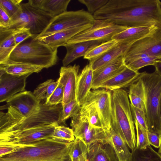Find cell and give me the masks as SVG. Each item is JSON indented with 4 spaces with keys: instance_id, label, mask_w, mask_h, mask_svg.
<instances>
[{
    "instance_id": "23",
    "label": "cell",
    "mask_w": 161,
    "mask_h": 161,
    "mask_svg": "<svg viewBox=\"0 0 161 161\" xmlns=\"http://www.w3.org/2000/svg\"><path fill=\"white\" fill-rule=\"evenodd\" d=\"M160 30L157 27L141 26L129 27L114 35L112 39L118 42L126 41L134 42Z\"/></svg>"
},
{
    "instance_id": "22",
    "label": "cell",
    "mask_w": 161,
    "mask_h": 161,
    "mask_svg": "<svg viewBox=\"0 0 161 161\" xmlns=\"http://www.w3.org/2000/svg\"><path fill=\"white\" fill-rule=\"evenodd\" d=\"M93 71L91 65H86L78 74L77 81L76 100L81 106L92 89Z\"/></svg>"
},
{
    "instance_id": "10",
    "label": "cell",
    "mask_w": 161,
    "mask_h": 161,
    "mask_svg": "<svg viewBox=\"0 0 161 161\" xmlns=\"http://www.w3.org/2000/svg\"><path fill=\"white\" fill-rule=\"evenodd\" d=\"M58 123L26 130L16 132L0 134V145L20 147L31 144L51 137Z\"/></svg>"
},
{
    "instance_id": "32",
    "label": "cell",
    "mask_w": 161,
    "mask_h": 161,
    "mask_svg": "<svg viewBox=\"0 0 161 161\" xmlns=\"http://www.w3.org/2000/svg\"><path fill=\"white\" fill-rule=\"evenodd\" d=\"M58 83V80L55 81L49 79L40 84L34 90L33 93L41 101L47 100L51 95Z\"/></svg>"
},
{
    "instance_id": "41",
    "label": "cell",
    "mask_w": 161,
    "mask_h": 161,
    "mask_svg": "<svg viewBox=\"0 0 161 161\" xmlns=\"http://www.w3.org/2000/svg\"><path fill=\"white\" fill-rule=\"evenodd\" d=\"M131 110L134 119H136L139 124L147 130V126L145 112L136 108L130 103Z\"/></svg>"
},
{
    "instance_id": "24",
    "label": "cell",
    "mask_w": 161,
    "mask_h": 161,
    "mask_svg": "<svg viewBox=\"0 0 161 161\" xmlns=\"http://www.w3.org/2000/svg\"><path fill=\"white\" fill-rule=\"evenodd\" d=\"M134 42L123 41L117 44L104 54L95 60L89 61L93 71L113 60L121 56H124L127 50Z\"/></svg>"
},
{
    "instance_id": "39",
    "label": "cell",
    "mask_w": 161,
    "mask_h": 161,
    "mask_svg": "<svg viewBox=\"0 0 161 161\" xmlns=\"http://www.w3.org/2000/svg\"><path fill=\"white\" fill-rule=\"evenodd\" d=\"M64 96L63 88L62 84L58 81L57 86L50 97L45 101V103L46 105L49 106L62 104Z\"/></svg>"
},
{
    "instance_id": "47",
    "label": "cell",
    "mask_w": 161,
    "mask_h": 161,
    "mask_svg": "<svg viewBox=\"0 0 161 161\" xmlns=\"http://www.w3.org/2000/svg\"><path fill=\"white\" fill-rule=\"evenodd\" d=\"M158 153L161 156V145H160V147L159 148V149L158 150Z\"/></svg>"
},
{
    "instance_id": "4",
    "label": "cell",
    "mask_w": 161,
    "mask_h": 161,
    "mask_svg": "<svg viewBox=\"0 0 161 161\" xmlns=\"http://www.w3.org/2000/svg\"><path fill=\"white\" fill-rule=\"evenodd\" d=\"M109 91L111 126L118 130L132 151L136 148V139L128 94L122 88Z\"/></svg>"
},
{
    "instance_id": "30",
    "label": "cell",
    "mask_w": 161,
    "mask_h": 161,
    "mask_svg": "<svg viewBox=\"0 0 161 161\" xmlns=\"http://www.w3.org/2000/svg\"><path fill=\"white\" fill-rule=\"evenodd\" d=\"M128 161H161V156L150 146L131 151Z\"/></svg>"
},
{
    "instance_id": "2",
    "label": "cell",
    "mask_w": 161,
    "mask_h": 161,
    "mask_svg": "<svg viewBox=\"0 0 161 161\" xmlns=\"http://www.w3.org/2000/svg\"><path fill=\"white\" fill-rule=\"evenodd\" d=\"M6 112H0V134L19 132L50 125L60 121L62 104L49 106L41 103L39 109L27 117L22 116L14 108H7Z\"/></svg>"
},
{
    "instance_id": "6",
    "label": "cell",
    "mask_w": 161,
    "mask_h": 161,
    "mask_svg": "<svg viewBox=\"0 0 161 161\" xmlns=\"http://www.w3.org/2000/svg\"><path fill=\"white\" fill-rule=\"evenodd\" d=\"M146 93V117L147 130L161 134V76L155 71L140 73Z\"/></svg>"
},
{
    "instance_id": "34",
    "label": "cell",
    "mask_w": 161,
    "mask_h": 161,
    "mask_svg": "<svg viewBox=\"0 0 161 161\" xmlns=\"http://www.w3.org/2000/svg\"><path fill=\"white\" fill-rule=\"evenodd\" d=\"M51 137L58 141L69 142H73L75 139L72 129L64 125L56 126Z\"/></svg>"
},
{
    "instance_id": "26",
    "label": "cell",
    "mask_w": 161,
    "mask_h": 161,
    "mask_svg": "<svg viewBox=\"0 0 161 161\" xmlns=\"http://www.w3.org/2000/svg\"><path fill=\"white\" fill-rule=\"evenodd\" d=\"M129 87L128 96L130 103L143 111L146 114L145 91L144 84L139 75Z\"/></svg>"
},
{
    "instance_id": "38",
    "label": "cell",
    "mask_w": 161,
    "mask_h": 161,
    "mask_svg": "<svg viewBox=\"0 0 161 161\" xmlns=\"http://www.w3.org/2000/svg\"><path fill=\"white\" fill-rule=\"evenodd\" d=\"M158 59L157 58L152 57L139 58L134 59L126 65L131 69L138 71L140 69L145 66L153 65L154 62Z\"/></svg>"
},
{
    "instance_id": "27",
    "label": "cell",
    "mask_w": 161,
    "mask_h": 161,
    "mask_svg": "<svg viewBox=\"0 0 161 161\" xmlns=\"http://www.w3.org/2000/svg\"><path fill=\"white\" fill-rule=\"evenodd\" d=\"M43 68L34 65L11 61L9 59L0 64V70L12 75H21L40 72Z\"/></svg>"
},
{
    "instance_id": "33",
    "label": "cell",
    "mask_w": 161,
    "mask_h": 161,
    "mask_svg": "<svg viewBox=\"0 0 161 161\" xmlns=\"http://www.w3.org/2000/svg\"><path fill=\"white\" fill-rule=\"evenodd\" d=\"M118 42L113 39L103 42L89 51L83 58L89 60V61L94 60L107 53Z\"/></svg>"
},
{
    "instance_id": "46",
    "label": "cell",
    "mask_w": 161,
    "mask_h": 161,
    "mask_svg": "<svg viewBox=\"0 0 161 161\" xmlns=\"http://www.w3.org/2000/svg\"><path fill=\"white\" fill-rule=\"evenodd\" d=\"M155 68V71L161 76V59L156 60L153 65Z\"/></svg>"
},
{
    "instance_id": "1",
    "label": "cell",
    "mask_w": 161,
    "mask_h": 161,
    "mask_svg": "<svg viewBox=\"0 0 161 161\" xmlns=\"http://www.w3.org/2000/svg\"><path fill=\"white\" fill-rule=\"evenodd\" d=\"M95 19L107 20L129 27H157L161 30L159 0H109L93 15Z\"/></svg>"
},
{
    "instance_id": "48",
    "label": "cell",
    "mask_w": 161,
    "mask_h": 161,
    "mask_svg": "<svg viewBox=\"0 0 161 161\" xmlns=\"http://www.w3.org/2000/svg\"><path fill=\"white\" fill-rule=\"evenodd\" d=\"M160 111H161V106H160Z\"/></svg>"
},
{
    "instance_id": "15",
    "label": "cell",
    "mask_w": 161,
    "mask_h": 161,
    "mask_svg": "<svg viewBox=\"0 0 161 161\" xmlns=\"http://www.w3.org/2000/svg\"><path fill=\"white\" fill-rule=\"evenodd\" d=\"M80 66H62L59 71V77L58 79L63 86L64 96L62 105L76 99L77 81Z\"/></svg>"
},
{
    "instance_id": "17",
    "label": "cell",
    "mask_w": 161,
    "mask_h": 161,
    "mask_svg": "<svg viewBox=\"0 0 161 161\" xmlns=\"http://www.w3.org/2000/svg\"><path fill=\"white\" fill-rule=\"evenodd\" d=\"M140 74L138 71H135L126 65L121 71L103 82L99 88L113 90L129 87Z\"/></svg>"
},
{
    "instance_id": "21",
    "label": "cell",
    "mask_w": 161,
    "mask_h": 161,
    "mask_svg": "<svg viewBox=\"0 0 161 161\" xmlns=\"http://www.w3.org/2000/svg\"><path fill=\"white\" fill-rule=\"evenodd\" d=\"M103 42L91 41L71 44H65L66 53L62 60L64 66H67L72 62L81 57H84L90 50Z\"/></svg>"
},
{
    "instance_id": "3",
    "label": "cell",
    "mask_w": 161,
    "mask_h": 161,
    "mask_svg": "<svg viewBox=\"0 0 161 161\" xmlns=\"http://www.w3.org/2000/svg\"><path fill=\"white\" fill-rule=\"evenodd\" d=\"M72 142L48 138L19 147L12 153L0 157V161H71L69 153Z\"/></svg>"
},
{
    "instance_id": "9",
    "label": "cell",
    "mask_w": 161,
    "mask_h": 161,
    "mask_svg": "<svg viewBox=\"0 0 161 161\" xmlns=\"http://www.w3.org/2000/svg\"><path fill=\"white\" fill-rule=\"evenodd\" d=\"M128 27L105 20L95 19L91 26L72 37L66 44L91 41H100L104 42L112 40L114 35Z\"/></svg>"
},
{
    "instance_id": "25",
    "label": "cell",
    "mask_w": 161,
    "mask_h": 161,
    "mask_svg": "<svg viewBox=\"0 0 161 161\" xmlns=\"http://www.w3.org/2000/svg\"><path fill=\"white\" fill-rule=\"evenodd\" d=\"M107 131L109 137L110 144L115 151L118 161H128L131 153L118 130L111 126Z\"/></svg>"
},
{
    "instance_id": "7",
    "label": "cell",
    "mask_w": 161,
    "mask_h": 161,
    "mask_svg": "<svg viewBox=\"0 0 161 161\" xmlns=\"http://www.w3.org/2000/svg\"><path fill=\"white\" fill-rule=\"evenodd\" d=\"M21 6L22 11L11 19L10 25L4 28L29 29L34 39L44 31L53 17L42 10L31 7L28 3H21Z\"/></svg>"
},
{
    "instance_id": "45",
    "label": "cell",
    "mask_w": 161,
    "mask_h": 161,
    "mask_svg": "<svg viewBox=\"0 0 161 161\" xmlns=\"http://www.w3.org/2000/svg\"><path fill=\"white\" fill-rule=\"evenodd\" d=\"M19 147L10 145H0V157L9 154L17 149Z\"/></svg>"
},
{
    "instance_id": "18",
    "label": "cell",
    "mask_w": 161,
    "mask_h": 161,
    "mask_svg": "<svg viewBox=\"0 0 161 161\" xmlns=\"http://www.w3.org/2000/svg\"><path fill=\"white\" fill-rule=\"evenodd\" d=\"M92 24L85 25L61 31L37 39L49 47L58 48L64 46L71 38L90 27Z\"/></svg>"
},
{
    "instance_id": "8",
    "label": "cell",
    "mask_w": 161,
    "mask_h": 161,
    "mask_svg": "<svg viewBox=\"0 0 161 161\" xmlns=\"http://www.w3.org/2000/svg\"><path fill=\"white\" fill-rule=\"evenodd\" d=\"M95 20L93 15L83 9L67 11L53 17L44 31L34 39H37L67 29L92 24Z\"/></svg>"
},
{
    "instance_id": "11",
    "label": "cell",
    "mask_w": 161,
    "mask_h": 161,
    "mask_svg": "<svg viewBox=\"0 0 161 161\" xmlns=\"http://www.w3.org/2000/svg\"><path fill=\"white\" fill-rule=\"evenodd\" d=\"M152 57L161 59V30L133 43L124 56L125 65L141 57Z\"/></svg>"
},
{
    "instance_id": "14",
    "label": "cell",
    "mask_w": 161,
    "mask_h": 161,
    "mask_svg": "<svg viewBox=\"0 0 161 161\" xmlns=\"http://www.w3.org/2000/svg\"><path fill=\"white\" fill-rule=\"evenodd\" d=\"M40 101L36 98L33 93L25 91L14 95L6 102V105L1 107L0 108L6 109L8 107L11 106L26 117L39 109Z\"/></svg>"
},
{
    "instance_id": "40",
    "label": "cell",
    "mask_w": 161,
    "mask_h": 161,
    "mask_svg": "<svg viewBox=\"0 0 161 161\" xmlns=\"http://www.w3.org/2000/svg\"><path fill=\"white\" fill-rule=\"evenodd\" d=\"M109 0H78L87 8L88 12L93 15L94 13L105 5Z\"/></svg>"
},
{
    "instance_id": "28",
    "label": "cell",
    "mask_w": 161,
    "mask_h": 161,
    "mask_svg": "<svg viewBox=\"0 0 161 161\" xmlns=\"http://www.w3.org/2000/svg\"><path fill=\"white\" fill-rule=\"evenodd\" d=\"M70 1L71 0H36L35 7L54 17L67 11Z\"/></svg>"
},
{
    "instance_id": "5",
    "label": "cell",
    "mask_w": 161,
    "mask_h": 161,
    "mask_svg": "<svg viewBox=\"0 0 161 161\" xmlns=\"http://www.w3.org/2000/svg\"><path fill=\"white\" fill-rule=\"evenodd\" d=\"M58 48L49 47L38 39L19 44L11 53L9 60L48 68L57 63Z\"/></svg>"
},
{
    "instance_id": "36",
    "label": "cell",
    "mask_w": 161,
    "mask_h": 161,
    "mask_svg": "<svg viewBox=\"0 0 161 161\" xmlns=\"http://www.w3.org/2000/svg\"><path fill=\"white\" fill-rule=\"evenodd\" d=\"M81 106L76 99L62 105L60 121L61 124H65L67 119L76 114L80 111Z\"/></svg>"
},
{
    "instance_id": "19",
    "label": "cell",
    "mask_w": 161,
    "mask_h": 161,
    "mask_svg": "<svg viewBox=\"0 0 161 161\" xmlns=\"http://www.w3.org/2000/svg\"><path fill=\"white\" fill-rule=\"evenodd\" d=\"M88 161H118L110 143L96 142L87 145Z\"/></svg>"
},
{
    "instance_id": "35",
    "label": "cell",
    "mask_w": 161,
    "mask_h": 161,
    "mask_svg": "<svg viewBox=\"0 0 161 161\" xmlns=\"http://www.w3.org/2000/svg\"><path fill=\"white\" fill-rule=\"evenodd\" d=\"M22 1V0H0V7L11 19L22 11L21 3Z\"/></svg>"
},
{
    "instance_id": "20",
    "label": "cell",
    "mask_w": 161,
    "mask_h": 161,
    "mask_svg": "<svg viewBox=\"0 0 161 161\" xmlns=\"http://www.w3.org/2000/svg\"><path fill=\"white\" fill-rule=\"evenodd\" d=\"M26 28L8 29L0 27V64L9 59L11 53L16 47L15 44L16 36Z\"/></svg>"
},
{
    "instance_id": "42",
    "label": "cell",
    "mask_w": 161,
    "mask_h": 161,
    "mask_svg": "<svg viewBox=\"0 0 161 161\" xmlns=\"http://www.w3.org/2000/svg\"><path fill=\"white\" fill-rule=\"evenodd\" d=\"M149 143L157 148H159L161 144V134L147 131Z\"/></svg>"
},
{
    "instance_id": "43",
    "label": "cell",
    "mask_w": 161,
    "mask_h": 161,
    "mask_svg": "<svg viewBox=\"0 0 161 161\" xmlns=\"http://www.w3.org/2000/svg\"><path fill=\"white\" fill-rule=\"evenodd\" d=\"M30 37H33V36L31 33L29 29L26 28L19 33L15 38V44L16 46L20 44L24 40Z\"/></svg>"
},
{
    "instance_id": "29",
    "label": "cell",
    "mask_w": 161,
    "mask_h": 161,
    "mask_svg": "<svg viewBox=\"0 0 161 161\" xmlns=\"http://www.w3.org/2000/svg\"><path fill=\"white\" fill-rule=\"evenodd\" d=\"M80 111L87 118L91 126L104 129L100 116L94 103L85 100L81 106Z\"/></svg>"
},
{
    "instance_id": "31",
    "label": "cell",
    "mask_w": 161,
    "mask_h": 161,
    "mask_svg": "<svg viewBox=\"0 0 161 161\" xmlns=\"http://www.w3.org/2000/svg\"><path fill=\"white\" fill-rule=\"evenodd\" d=\"M87 149V145L82 140L75 138L70 146L69 155L71 161H88Z\"/></svg>"
},
{
    "instance_id": "16",
    "label": "cell",
    "mask_w": 161,
    "mask_h": 161,
    "mask_svg": "<svg viewBox=\"0 0 161 161\" xmlns=\"http://www.w3.org/2000/svg\"><path fill=\"white\" fill-rule=\"evenodd\" d=\"M125 66L124 56H121L94 71L92 89L99 88L103 82L119 72Z\"/></svg>"
},
{
    "instance_id": "13",
    "label": "cell",
    "mask_w": 161,
    "mask_h": 161,
    "mask_svg": "<svg viewBox=\"0 0 161 161\" xmlns=\"http://www.w3.org/2000/svg\"><path fill=\"white\" fill-rule=\"evenodd\" d=\"M85 100L94 103L102 120L104 129L111 127V104L109 91L104 88L91 90Z\"/></svg>"
},
{
    "instance_id": "44",
    "label": "cell",
    "mask_w": 161,
    "mask_h": 161,
    "mask_svg": "<svg viewBox=\"0 0 161 161\" xmlns=\"http://www.w3.org/2000/svg\"><path fill=\"white\" fill-rule=\"evenodd\" d=\"M11 22V19L8 15L4 10L0 7V27H8L10 25Z\"/></svg>"
},
{
    "instance_id": "37",
    "label": "cell",
    "mask_w": 161,
    "mask_h": 161,
    "mask_svg": "<svg viewBox=\"0 0 161 161\" xmlns=\"http://www.w3.org/2000/svg\"><path fill=\"white\" fill-rule=\"evenodd\" d=\"M136 132V148L141 149L150 145L148 142L147 130L140 125L136 119H134Z\"/></svg>"
},
{
    "instance_id": "12",
    "label": "cell",
    "mask_w": 161,
    "mask_h": 161,
    "mask_svg": "<svg viewBox=\"0 0 161 161\" xmlns=\"http://www.w3.org/2000/svg\"><path fill=\"white\" fill-rule=\"evenodd\" d=\"M31 74L14 75L0 70V102H6L16 94L25 91L26 79Z\"/></svg>"
}]
</instances>
